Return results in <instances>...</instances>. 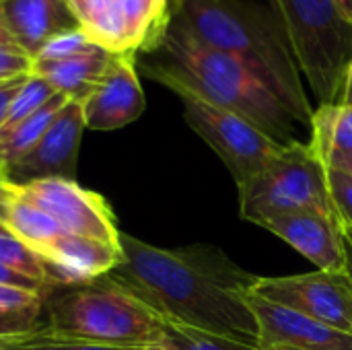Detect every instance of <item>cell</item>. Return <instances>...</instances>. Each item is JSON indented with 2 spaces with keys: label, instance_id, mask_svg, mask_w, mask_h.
I'll use <instances>...</instances> for the list:
<instances>
[{
  "label": "cell",
  "instance_id": "1",
  "mask_svg": "<svg viewBox=\"0 0 352 350\" xmlns=\"http://www.w3.org/2000/svg\"><path fill=\"white\" fill-rule=\"evenodd\" d=\"M122 262L105 274L161 318L258 347V322L248 295L256 274L210 245L155 248L120 233Z\"/></svg>",
  "mask_w": 352,
  "mask_h": 350
},
{
  "label": "cell",
  "instance_id": "2",
  "mask_svg": "<svg viewBox=\"0 0 352 350\" xmlns=\"http://www.w3.org/2000/svg\"><path fill=\"white\" fill-rule=\"evenodd\" d=\"M171 23L235 58L274 93L295 122L311 124L314 109L303 91L301 70L274 8L250 0H184Z\"/></svg>",
  "mask_w": 352,
  "mask_h": 350
},
{
  "label": "cell",
  "instance_id": "3",
  "mask_svg": "<svg viewBox=\"0 0 352 350\" xmlns=\"http://www.w3.org/2000/svg\"><path fill=\"white\" fill-rule=\"evenodd\" d=\"M144 72L171 89L229 109L280 144L295 142V120L287 107L235 58L204 45L169 21L159 45L148 52Z\"/></svg>",
  "mask_w": 352,
  "mask_h": 350
},
{
  "label": "cell",
  "instance_id": "4",
  "mask_svg": "<svg viewBox=\"0 0 352 350\" xmlns=\"http://www.w3.org/2000/svg\"><path fill=\"white\" fill-rule=\"evenodd\" d=\"M43 311L50 328L91 342L159 347L163 340V318L107 276L87 285L47 289Z\"/></svg>",
  "mask_w": 352,
  "mask_h": 350
},
{
  "label": "cell",
  "instance_id": "5",
  "mask_svg": "<svg viewBox=\"0 0 352 350\" xmlns=\"http://www.w3.org/2000/svg\"><path fill=\"white\" fill-rule=\"evenodd\" d=\"M272 4L320 105L338 103L352 62V21L336 0H272Z\"/></svg>",
  "mask_w": 352,
  "mask_h": 350
},
{
  "label": "cell",
  "instance_id": "6",
  "mask_svg": "<svg viewBox=\"0 0 352 350\" xmlns=\"http://www.w3.org/2000/svg\"><path fill=\"white\" fill-rule=\"evenodd\" d=\"M237 192L241 219L258 227L270 217L295 210L334 215L326 165L311 151L309 142L301 140L287 144L262 171L239 186Z\"/></svg>",
  "mask_w": 352,
  "mask_h": 350
},
{
  "label": "cell",
  "instance_id": "7",
  "mask_svg": "<svg viewBox=\"0 0 352 350\" xmlns=\"http://www.w3.org/2000/svg\"><path fill=\"white\" fill-rule=\"evenodd\" d=\"M177 97L184 101V118L188 126L219 155L231 171L237 188L262 171L266 163L287 146L229 109L188 93Z\"/></svg>",
  "mask_w": 352,
  "mask_h": 350
},
{
  "label": "cell",
  "instance_id": "8",
  "mask_svg": "<svg viewBox=\"0 0 352 350\" xmlns=\"http://www.w3.org/2000/svg\"><path fill=\"white\" fill-rule=\"evenodd\" d=\"M14 192L47 212L66 233L93 237L120 245V229L107 200L91 190L80 188L74 179L45 177L27 184H12Z\"/></svg>",
  "mask_w": 352,
  "mask_h": 350
},
{
  "label": "cell",
  "instance_id": "9",
  "mask_svg": "<svg viewBox=\"0 0 352 350\" xmlns=\"http://www.w3.org/2000/svg\"><path fill=\"white\" fill-rule=\"evenodd\" d=\"M252 295L352 334V287L342 272H307L254 283Z\"/></svg>",
  "mask_w": 352,
  "mask_h": 350
},
{
  "label": "cell",
  "instance_id": "10",
  "mask_svg": "<svg viewBox=\"0 0 352 350\" xmlns=\"http://www.w3.org/2000/svg\"><path fill=\"white\" fill-rule=\"evenodd\" d=\"M85 128L82 105L78 101H68L33 151L6 171V179L16 186L45 177L74 179Z\"/></svg>",
  "mask_w": 352,
  "mask_h": 350
},
{
  "label": "cell",
  "instance_id": "11",
  "mask_svg": "<svg viewBox=\"0 0 352 350\" xmlns=\"http://www.w3.org/2000/svg\"><path fill=\"white\" fill-rule=\"evenodd\" d=\"M80 105L89 130L109 132L136 122L146 107L136 72V56L113 54L103 78Z\"/></svg>",
  "mask_w": 352,
  "mask_h": 350
},
{
  "label": "cell",
  "instance_id": "12",
  "mask_svg": "<svg viewBox=\"0 0 352 350\" xmlns=\"http://www.w3.org/2000/svg\"><path fill=\"white\" fill-rule=\"evenodd\" d=\"M248 301L258 322V350H352V334L252 293Z\"/></svg>",
  "mask_w": 352,
  "mask_h": 350
},
{
  "label": "cell",
  "instance_id": "13",
  "mask_svg": "<svg viewBox=\"0 0 352 350\" xmlns=\"http://www.w3.org/2000/svg\"><path fill=\"white\" fill-rule=\"evenodd\" d=\"M260 227L268 229L322 272H342V229L334 215L322 210H295L270 217Z\"/></svg>",
  "mask_w": 352,
  "mask_h": 350
},
{
  "label": "cell",
  "instance_id": "14",
  "mask_svg": "<svg viewBox=\"0 0 352 350\" xmlns=\"http://www.w3.org/2000/svg\"><path fill=\"white\" fill-rule=\"evenodd\" d=\"M39 256L47 268L50 289L93 283L109 274L124 258L120 245L72 233L56 237Z\"/></svg>",
  "mask_w": 352,
  "mask_h": 350
},
{
  "label": "cell",
  "instance_id": "15",
  "mask_svg": "<svg viewBox=\"0 0 352 350\" xmlns=\"http://www.w3.org/2000/svg\"><path fill=\"white\" fill-rule=\"evenodd\" d=\"M2 8L12 39L31 58L50 39L80 29L68 0H2Z\"/></svg>",
  "mask_w": 352,
  "mask_h": 350
},
{
  "label": "cell",
  "instance_id": "16",
  "mask_svg": "<svg viewBox=\"0 0 352 350\" xmlns=\"http://www.w3.org/2000/svg\"><path fill=\"white\" fill-rule=\"evenodd\" d=\"M113 54L101 45L62 60H33L31 74L47 80L56 93L82 103L103 78Z\"/></svg>",
  "mask_w": 352,
  "mask_h": 350
},
{
  "label": "cell",
  "instance_id": "17",
  "mask_svg": "<svg viewBox=\"0 0 352 350\" xmlns=\"http://www.w3.org/2000/svg\"><path fill=\"white\" fill-rule=\"evenodd\" d=\"M309 146L326 167H342L352 159V107L320 105L311 116Z\"/></svg>",
  "mask_w": 352,
  "mask_h": 350
},
{
  "label": "cell",
  "instance_id": "18",
  "mask_svg": "<svg viewBox=\"0 0 352 350\" xmlns=\"http://www.w3.org/2000/svg\"><path fill=\"white\" fill-rule=\"evenodd\" d=\"M68 4L93 43L111 54H130L122 0H68Z\"/></svg>",
  "mask_w": 352,
  "mask_h": 350
},
{
  "label": "cell",
  "instance_id": "19",
  "mask_svg": "<svg viewBox=\"0 0 352 350\" xmlns=\"http://www.w3.org/2000/svg\"><path fill=\"white\" fill-rule=\"evenodd\" d=\"M2 227L6 233L14 235L19 241L31 248L37 256L47 243H52L56 237L66 233L47 212L37 208L23 196H19L12 188V182H10V198L2 217Z\"/></svg>",
  "mask_w": 352,
  "mask_h": 350
},
{
  "label": "cell",
  "instance_id": "20",
  "mask_svg": "<svg viewBox=\"0 0 352 350\" xmlns=\"http://www.w3.org/2000/svg\"><path fill=\"white\" fill-rule=\"evenodd\" d=\"M70 99L62 93H56L39 111L23 120L10 130H0V173L6 175V171L19 163L23 157H27L33 146L39 142V138L45 134L58 111L68 103Z\"/></svg>",
  "mask_w": 352,
  "mask_h": 350
},
{
  "label": "cell",
  "instance_id": "21",
  "mask_svg": "<svg viewBox=\"0 0 352 350\" xmlns=\"http://www.w3.org/2000/svg\"><path fill=\"white\" fill-rule=\"evenodd\" d=\"M153 347H113L62 334L47 324L33 326L23 334L0 338V350H151Z\"/></svg>",
  "mask_w": 352,
  "mask_h": 350
},
{
  "label": "cell",
  "instance_id": "22",
  "mask_svg": "<svg viewBox=\"0 0 352 350\" xmlns=\"http://www.w3.org/2000/svg\"><path fill=\"white\" fill-rule=\"evenodd\" d=\"M159 347L165 350H258V347L223 338L165 318H163V340Z\"/></svg>",
  "mask_w": 352,
  "mask_h": 350
},
{
  "label": "cell",
  "instance_id": "23",
  "mask_svg": "<svg viewBox=\"0 0 352 350\" xmlns=\"http://www.w3.org/2000/svg\"><path fill=\"white\" fill-rule=\"evenodd\" d=\"M56 95L54 87L35 76V74H29L23 85L19 87V91L14 93L8 109H6V116H4V122L0 126V130H10L14 128L16 124H21L23 120H27L29 116H33L35 111H39L52 97Z\"/></svg>",
  "mask_w": 352,
  "mask_h": 350
},
{
  "label": "cell",
  "instance_id": "24",
  "mask_svg": "<svg viewBox=\"0 0 352 350\" xmlns=\"http://www.w3.org/2000/svg\"><path fill=\"white\" fill-rule=\"evenodd\" d=\"M0 264L50 289V276L41 256H37L31 248H27L23 241H19L14 235L6 231H0Z\"/></svg>",
  "mask_w": 352,
  "mask_h": 350
},
{
  "label": "cell",
  "instance_id": "25",
  "mask_svg": "<svg viewBox=\"0 0 352 350\" xmlns=\"http://www.w3.org/2000/svg\"><path fill=\"white\" fill-rule=\"evenodd\" d=\"M326 177L336 221L340 225L352 227V173L344 169L326 167Z\"/></svg>",
  "mask_w": 352,
  "mask_h": 350
},
{
  "label": "cell",
  "instance_id": "26",
  "mask_svg": "<svg viewBox=\"0 0 352 350\" xmlns=\"http://www.w3.org/2000/svg\"><path fill=\"white\" fill-rule=\"evenodd\" d=\"M41 311H43V293L0 285V314L39 318Z\"/></svg>",
  "mask_w": 352,
  "mask_h": 350
},
{
  "label": "cell",
  "instance_id": "27",
  "mask_svg": "<svg viewBox=\"0 0 352 350\" xmlns=\"http://www.w3.org/2000/svg\"><path fill=\"white\" fill-rule=\"evenodd\" d=\"M93 45H97V43H93L82 29H74V31H68V33H62V35L50 39L33 60H62V58L87 52Z\"/></svg>",
  "mask_w": 352,
  "mask_h": 350
},
{
  "label": "cell",
  "instance_id": "28",
  "mask_svg": "<svg viewBox=\"0 0 352 350\" xmlns=\"http://www.w3.org/2000/svg\"><path fill=\"white\" fill-rule=\"evenodd\" d=\"M33 58L16 45L0 43V83H10L31 74Z\"/></svg>",
  "mask_w": 352,
  "mask_h": 350
},
{
  "label": "cell",
  "instance_id": "29",
  "mask_svg": "<svg viewBox=\"0 0 352 350\" xmlns=\"http://www.w3.org/2000/svg\"><path fill=\"white\" fill-rule=\"evenodd\" d=\"M37 326V318L33 316H10V314H0V338L12 336V334H23Z\"/></svg>",
  "mask_w": 352,
  "mask_h": 350
},
{
  "label": "cell",
  "instance_id": "30",
  "mask_svg": "<svg viewBox=\"0 0 352 350\" xmlns=\"http://www.w3.org/2000/svg\"><path fill=\"white\" fill-rule=\"evenodd\" d=\"M0 285L19 287V289H31V291H39V293H43V295L47 293V289H45L41 283H37V281H33V278H27V276L19 274L16 270L8 268V266H4V264H0Z\"/></svg>",
  "mask_w": 352,
  "mask_h": 350
},
{
  "label": "cell",
  "instance_id": "31",
  "mask_svg": "<svg viewBox=\"0 0 352 350\" xmlns=\"http://www.w3.org/2000/svg\"><path fill=\"white\" fill-rule=\"evenodd\" d=\"M25 78H27V76H25ZM25 78H16V80L2 83V85H0V126H2V122H4L6 109H8V105H10V101H12L14 93L19 91V87L23 85V80H25Z\"/></svg>",
  "mask_w": 352,
  "mask_h": 350
},
{
  "label": "cell",
  "instance_id": "32",
  "mask_svg": "<svg viewBox=\"0 0 352 350\" xmlns=\"http://www.w3.org/2000/svg\"><path fill=\"white\" fill-rule=\"evenodd\" d=\"M342 229V250H344V268H342V274L349 278L352 287V227L346 225H340Z\"/></svg>",
  "mask_w": 352,
  "mask_h": 350
},
{
  "label": "cell",
  "instance_id": "33",
  "mask_svg": "<svg viewBox=\"0 0 352 350\" xmlns=\"http://www.w3.org/2000/svg\"><path fill=\"white\" fill-rule=\"evenodd\" d=\"M338 105L352 107V62L349 64L344 80H342V89H340V95H338Z\"/></svg>",
  "mask_w": 352,
  "mask_h": 350
},
{
  "label": "cell",
  "instance_id": "34",
  "mask_svg": "<svg viewBox=\"0 0 352 350\" xmlns=\"http://www.w3.org/2000/svg\"><path fill=\"white\" fill-rule=\"evenodd\" d=\"M0 43H2V45H16V41L12 39V35H10V31H8L6 19H4L2 0H0ZM16 47H19V45H16Z\"/></svg>",
  "mask_w": 352,
  "mask_h": 350
},
{
  "label": "cell",
  "instance_id": "35",
  "mask_svg": "<svg viewBox=\"0 0 352 350\" xmlns=\"http://www.w3.org/2000/svg\"><path fill=\"white\" fill-rule=\"evenodd\" d=\"M336 4L340 6V10L344 12V17L352 21V0H336Z\"/></svg>",
  "mask_w": 352,
  "mask_h": 350
},
{
  "label": "cell",
  "instance_id": "36",
  "mask_svg": "<svg viewBox=\"0 0 352 350\" xmlns=\"http://www.w3.org/2000/svg\"><path fill=\"white\" fill-rule=\"evenodd\" d=\"M182 2H184V0H169V12L173 14V10H175Z\"/></svg>",
  "mask_w": 352,
  "mask_h": 350
},
{
  "label": "cell",
  "instance_id": "37",
  "mask_svg": "<svg viewBox=\"0 0 352 350\" xmlns=\"http://www.w3.org/2000/svg\"><path fill=\"white\" fill-rule=\"evenodd\" d=\"M334 169H336V167H334ZM338 169H344V171H351L352 173V159H349V161H346L342 167H338Z\"/></svg>",
  "mask_w": 352,
  "mask_h": 350
},
{
  "label": "cell",
  "instance_id": "38",
  "mask_svg": "<svg viewBox=\"0 0 352 350\" xmlns=\"http://www.w3.org/2000/svg\"><path fill=\"white\" fill-rule=\"evenodd\" d=\"M151 350H165V349H161V347H153Z\"/></svg>",
  "mask_w": 352,
  "mask_h": 350
},
{
  "label": "cell",
  "instance_id": "39",
  "mask_svg": "<svg viewBox=\"0 0 352 350\" xmlns=\"http://www.w3.org/2000/svg\"><path fill=\"white\" fill-rule=\"evenodd\" d=\"M0 85H2V83H0Z\"/></svg>",
  "mask_w": 352,
  "mask_h": 350
}]
</instances>
